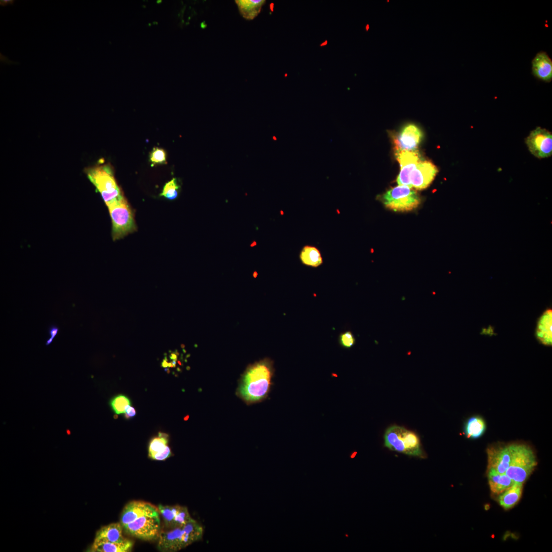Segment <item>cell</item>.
Here are the masks:
<instances>
[{"mask_svg":"<svg viewBox=\"0 0 552 552\" xmlns=\"http://www.w3.org/2000/svg\"><path fill=\"white\" fill-rule=\"evenodd\" d=\"M273 375L272 364L263 360L251 365L242 377L238 394L248 403L259 402L267 396Z\"/></svg>","mask_w":552,"mask_h":552,"instance_id":"obj_1","label":"cell"},{"mask_svg":"<svg viewBox=\"0 0 552 552\" xmlns=\"http://www.w3.org/2000/svg\"><path fill=\"white\" fill-rule=\"evenodd\" d=\"M203 534L202 526L192 518L182 526L160 532L158 548L162 551H176L201 540Z\"/></svg>","mask_w":552,"mask_h":552,"instance_id":"obj_2","label":"cell"},{"mask_svg":"<svg viewBox=\"0 0 552 552\" xmlns=\"http://www.w3.org/2000/svg\"><path fill=\"white\" fill-rule=\"evenodd\" d=\"M512 458L505 474L515 482L523 484L534 471L537 461L533 449L523 443H511Z\"/></svg>","mask_w":552,"mask_h":552,"instance_id":"obj_3","label":"cell"},{"mask_svg":"<svg viewBox=\"0 0 552 552\" xmlns=\"http://www.w3.org/2000/svg\"><path fill=\"white\" fill-rule=\"evenodd\" d=\"M86 173L88 178L100 193L107 206L124 197L116 181L112 167L109 165L88 168Z\"/></svg>","mask_w":552,"mask_h":552,"instance_id":"obj_4","label":"cell"},{"mask_svg":"<svg viewBox=\"0 0 552 552\" xmlns=\"http://www.w3.org/2000/svg\"><path fill=\"white\" fill-rule=\"evenodd\" d=\"M384 439L385 446L391 450L414 456L423 455L419 436L403 427L393 425L388 427Z\"/></svg>","mask_w":552,"mask_h":552,"instance_id":"obj_5","label":"cell"},{"mask_svg":"<svg viewBox=\"0 0 552 552\" xmlns=\"http://www.w3.org/2000/svg\"><path fill=\"white\" fill-rule=\"evenodd\" d=\"M112 222L113 240L121 239L136 229L132 211L125 197L107 205Z\"/></svg>","mask_w":552,"mask_h":552,"instance_id":"obj_6","label":"cell"},{"mask_svg":"<svg viewBox=\"0 0 552 552\" xmlns=\"http://www.w3.org/2000/svg\"><path fill=\"white\" fill-rule=\"evenodd\" d=\"M381 200L386 208L397 212L411 211L420 203L417 192L406 186L390 189L382 195Z\"/></svg>","mask_w":552,"mask_h":552,"instance_id":"obj_7","label":"cell"},{"mask_svg":"<svg viewBox=\"0 0 552 552\" xmlns=\"http://www.w3.org/2000/svg\"><path fill=\"white\" fill-rule=\"evenodd\" d=\"M159 516H145L140 517L123 527L128 534L145 540L154 539L160 533Z\"/></svg>","mask_w":552,"mask_h":552,"instance_id":"obj_8","label":"cell"},{"mask_svg":"<svg viewBox=\"0 0 552 552\" xmlns=\"http://www.w3.org/2000/svg\"><path fill=\"white\" fill-rule=\"evenodd\" d=\"M525 142L530 152L537 158H547L552 154V134L545 128L537 127L531 131Z\"/></svg>","mask_w":552,"mask_h":552,"instance_id":"obj_9","label":"cell"},{"mask_svg":"<svg viewBox=\"0 0 552 552\" xmlns=\"http://www.w3.org/2000/svg\"><path fill=\"white\" fill-rule=\"evenodd\" d=\"M486 452L488 469H493L500 473H505L512 458L510 444H498L490 446L487 448Z\"/></svg>","mask_w":552,"mask_h":552,"instance_id":"obj_10","label":"cell"},{"mask_svg":"<svg viewBox=\"0 0 552 552\" xmlns=\"http://www.w3.org/2000/svg\"><path fill=\"white\" fill-rule=\"evenodd\" d=\"M438 172V168L432 163L421 160L410 174L411 187L417 190L427 188L434 180Z\"/></svg>","mask_w":552,"mask_h":552,"instance_id":"obj_11","label":"cell"},{"mask_svg":"<svg viewBox=\"0 0 552 552\" xmlns=\"http://www.w3.org/2000/svg\"><path fill=\"white\" fill-rule=\"evenodd\" d=\"M158 508L150 503L132 501L126 505L121 516L120 523L123 527L137 518L145 516H159Z\"/></svg>","mask_w":552,"mask_h":552,"instance_id":"obj_12","label":"cell"},{"mask_svg":"<svg viewBox=\"0 0 552 552\" xmlns=\"http://www.w3.org/2000/svg\"><path fill=\"white\" fill-rule=\"evenodd\" d=\"M158 510L162 516L165 526L170 529L182 526L192 519L188 508L185 506L160 504Z\"/></svg>","mask_w":552,"mask_h":552,"instance_id":"obj_13","label":"cell"},{"mask_svg":"<svg viewBox=\"0 0 552 552\" xmlns=\"http://www.w3.org/2000/svg\"><path fill=\"white\" fill-rule=\"evenodd\" d=\"M396 158L400 165V171L397 178L399 186H406L411 188L409 175L417 165L421 161L418 152L416 151H396Z\"/></svg>","mask_w":552,"mask_h":552,"instance_id":"obj_14","label":"cell"},{"mask_svg":"<svg viewBox=\"0 0 552 552\" xmlns=\"http://www.w3.org/2000/svg\"><path fill=\"white\" fill-rule=\"evenodd\" d=\"M422 137V132L417 126L413 124H407L394 140L396 151H415Z\"/></svg>","mask_w":552,"mask_h":552,"instance_id":"obj_15","label":"cell"},{"mask_svg":"<svg viewBox=\"0 0 552 552\" xmlns=\"http://www.w3.org/2000/svg\"><path fill=\"white\" fill-rule=\"evenodd\" d=\"M532 73L537 79L545 82L552 79V60L546 52L537 53L532 61Z\"/></svg>","mask_w":552,"mask_h":552,"instance_id":"obj_16","label":"cell"},{"mask_svg":"<svg viewBox=\"0 0 552 552\" xmlns=\"http://www.w3.org/2000/svg\"><path fill=\"white\" fill-rule=\"evenodd\" d=\"M535 336L538 341L546 346L552 344V310L547 309L539 317Z\"/></svg>","mask_w":552,"mask_h":552,"instance_id":"obj_17","label":"cell"},{"mask_svg":"<svg viewBox=\"0 0 552 552\" xmlns=\"http://www.w3.org/2000/svg\"><path fill=\"white\" fill-rule=\"evenodd\" d=\"M123 527L120 523H112L101 527L96 533L94 541L122 543L127 541L123 536Z\"/></svg>","mask_w":552,"mask_h":552,"instance_id":"obj_18","label":"cell"},{"mask_svg":"<svg viewBox=\"0 0 552 552\" xmlns=\"http://www.w3.org/2000/svg\"><path fill=\"white\" fill-rule=\"evenodd\" d=\"M488 478L491 492L499 494L511 487L515 482L505 473H500L493 469H488Z\"/></svg>","mask_w":552,"mask_h":552,"instance_id":"obj_19","label":"cell"},{"mask_svg":"<svg viewBox=\"0 0 552 552\" xmlns=\"http://www.w3.org/2000/svg\"><path fill=\"white\" fill-rule=\"evenodd\" d=\"M486 428V423L482 417L477 415L473 416L466 421L464 433L468 439H477L485 433Z\"/></svg>","mask_w":552,"mask_h":552,"instance_id":"obj_20","label":"cell"},{"mask_svg":"<svg viewBox=\"0 0 552 552\" xmlns=\"http://www.w3.org/2000/svg\"><path fill=\"white\" fill-rule=\"evenodd\" d=\"M522 486L523 484L515 482L511 487L500 493L498 498L500 505L505 510L514 507L521 497Z\"/></svg>","mask_w":552,"mask_h":552,"instance_id":"obj_21","label":"cell"},{"mask_svg":"<svg viewBox=\"0 0 552 552\" xmlns=\"http://www.w3.org/2000/svg\"><path fill=\"white\" fill-rule=\"evenodd\" d=\"M264 0H237L235 1L241 15L245 19L251 20L260 13Z\"/></svg>","mask_w":552,"mask_h":552,"instance_id":"obj_22","label":"cell"},{"mask_svg":"<svg viewBox=\"0 0 552 552\" xmlns=\"http://www.w3.org/2000/svg\"><path fill=\"white\" fill-rule=\"evenodd\" d=\"M131 541L122 543H112L104 541H94L91 551L95 552H127L130 551L132 547Z\"/></svg>","mask_w":552,"mask_h":552,"instance_id":"obj_23","label":"cell"},{"mask_svg":"<svg viewBox=\"0 0 552 552\" xmlns=\"http://www.w3.org/2000/svg\"><path fill=\"white\" fill-rule=\"evenodd\" d=\"M302 263L307 266L317 267L323 264V260L320 251L316 247L306 245L300 253Z\"/></svg>","mask_w":552,"mask_h":552,"instance_id":"obj_24","label":"cell"},{"mask_svg":"<svg viewBox=\"0 0 552 552\" xmlns=\"http://www.w3.org/2000/svg\"><path fill=\"white\" fill-rule=\"evenodd\" d=\"M168 435L159 432L157 437L152 439L149 444L148 455L150 458L153 455L163 452L168 447Z\"/></svg>","mask_w":552,"mask_h":552,"instance_id":"obj_25","label":"cell"},{"mask_svg":"<svg viewBox=\"0 0 552 552\" xmlns=\"http://www.w3.org/2000/svg\"><path fill=\"white\" fill-rule=\"evenodd\" d=\"M109 405L114 413L119 415L126 412V409L130 406V401L125 396L119 395L110 400Z\"/></svg>","mask_w":552,"mask_h":552,"instance_id":"obj_26","label":"cell"},{"mask_svg":"<svg viewBox=\"0 0 552 552\" xmlns=\"http://www.w3.org/2000/svg\"><path fill=\"white\" fill-rule=\"evenodd\" d=\"M179 188L176 179L173 178L165 185L160 196L169 200H174L178 196Z\"/></svg>","mask_w":552,"mask_h":552,"instance_id":"obj_27","label":"cell"},{"mask_svg":"<svg viewBox=\"0 0 552 552\" xmlns=\"http://www.w3.org/2000/svg\"><path fill=\"white\" fill-rule=\"evenodd\" d=\"M167 155L165 150L162 148H154L150 154V161L153 165L166 164Z\"/></svg>","mask_w":552,"mask_h":552,"instance_id":"obj_28","label":"cell"},{"mask_svg":"<svg viewBox=\"0 0 552 552\" xmlns=\"http://www.w3.org/2000/svg\"><path fill=\"white\" fill-rule=\"evenodd\" d=\"M339 341L344 348H350L355 344V338L351 331H346L340 335Z\"/></svg>","mask_w":552,"mask_h":552,"instance_id":"obj_29","label":"cell"},{"mask_svg":"<svg viewBox=\"0 0 552 552\" xmlns=\"http://www.w3.org/2000/svg\"><path fill=\"white\" fill-rule=\"evenodd\" d=\"M171 455V451L170 447L168 446L166 449L162 452L155 454L151 456L150 458L152 459L157 461H164L167 458L169 457Z\"/></svg>","mask_w":552,"mask_h":552,"instance_id":"obj_30","label":"cell"},{"mask_svg":"<svg viewBox=\"0 0 552 552\" xmlns=\"http://www.w3.org/2000/svg\"><path fill=\"white\" fill-rule=\"evenodd\" d=\"M59 331V328L54 325H51L49 328V333L50 335V338L47 340L45 345L48 346L51 343Z\"/></svg>","mask_w":552,"mask_h":552,"instance_id":"obj_31","label":"cell"},{"mask_svg":"<svg viewBox=\"0 0 552 552\" xmlns=\"http://www.w3.org/2000/svg\"><path fill=\"white\" fill-rule=\"evenodd\" d=\"M136 415L135 409L131 406L126 409L125 413V417L126 419H129L131 417H133Z\"/></svg>","mask_w":552,"mask_h":552,"instance_id":"obj_32","label":"cell"},{"mask_svg":"<svg viewBox=\"0 0 552 552\" xmlns=\"http://www.w3.org/2000/svg\"><path fill=\"white\" fill-rule=\"evenodd\" d=\"M13 1H10V0L1 1V5L4 6L7 5L8 4H11V2L13 3Z\"/></svg>","mask_w":552,"mask_h":552,"instance_id":"obj_33","label":"cell"},{"mask_svg":"<svg viewBox=\"0 0 552 552\" xmlns=\"http://www.w3.org/2000/svg\"><path fill=\"white\" fill-rule=\"evenodd\" d=\"M162 366L164 368H166L168 366V363L167 362V361L165 359H163V361L162 362Z\"/></svg>","mask_w":552,"mask_h":552,"instance_id":"obj_34","label":"cell"},{"mask_svg":"<svg viewBox=\"0 0 552 552\" xmlns=\"http://www.w3.org/2000/svg\"><path fill=\"white\" fill-rule=\"evenodd\" d=\"M170 358L173 360L175 361H176L177 359V356L174 353H171V355L170 356Z\"/></svg>","mask_w":552,"mask_h":552,"instance_id":"obj_35","label":"cell"}]
</instances>
